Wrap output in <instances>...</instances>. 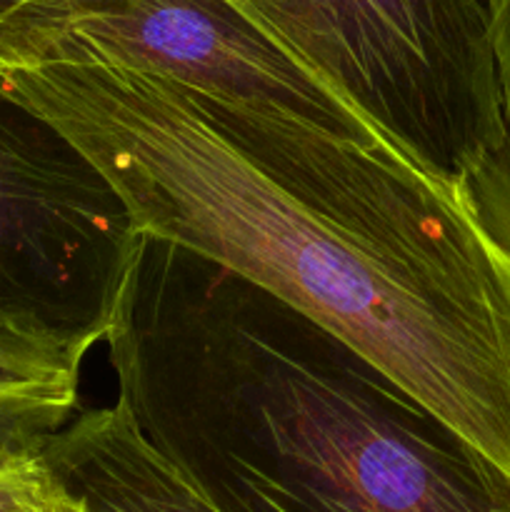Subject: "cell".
Returning <instances> with one entry per match:
<instances>
[{"label": "cell", "instance_id": "2", "mask_svg": "<svg viewBox=\"0 0 510 512\" xmlns=\"http://www.w3.org/2000/svg\"><path fill=\"white\" fill-rule=\"evenodd\" d=\"M118 403L225 512H510V475L230 270L140 240L103 338Z\"/></svg>", "mask_w": 510, "mask_h": 512}, {"label": "cell", "instance_id": "4", "mask_svg": "<svg viewBox=\"0 0 510 512\" xmlns=\"http://www.w3.org/2000/svg\"><path fill=\"white\" fill-rule=\"evenodd\" d=\"M45 63L120 65L393 148L228 0H30L0 73Z\"/></svg>", "mask_w": 510, "mask_h": 512}, {"label": "cell", "instance_id": "5", "mask_svg": "<svg viewBox=\"0 0 510 512\" xmlns=\"http://www.w3.org/2000/svg\"><path fill=\"white\" fill-rule=\"evenodd\" d=\"M140 240L98 168L0 80V328L103 343Z\"/></svg>", "mask_w": 510, "mask_h": 512}, {"label": "cell", "instance_id": "8", "mask_svg": "<svg viewBox=\"0 0 510 512\" xmlns=\"http://www.w3.org/2000/svg\"><path fill=\"white\" fill-rule=\"evenodd\" d=\"M488 13L505 135L500 148L460 185L458 198L480 230L510 255V0H488Z\"/></svg>", "mask_w": 510, "mask_h": 512}, {"label": "cell", "instance_id": "1", "mask_svg": "<svg viewBox=\"0 0 510 512\" xmlns=\"http://www.w3.org/2000/svg\"><path fill=\"white\" fill-rule=\"evenodd\" d=\"M135 235L265 290L510 475V255L388 145L103 63L0 73Z\"/></svg>", "mask_w": 510, "mask_h": 512}, {"label": "cell", "instance_id": "7", "mask_svg": "<svg viewBox=\"0 0 510 512\" xmlns=\"http://www.w3.org/2000/svg\"><path fill=\"white\" fill-rule=\"evenodd\" d=\"M98 338L0 328V453L43 445L80 413V370Z\"/></svg>", "mask_w": 510, "mask_h": 512}, {"label": "cell", "instance_id": "6", "mask_svg": "<svg viewBox=\"0 0 510 512\" xmlns=\"http://www.w3.org/2000/svg\"><path fill=\"white\" fill-rule=\"evenodd\" d=\"M43 450L88 512H225L140 433L118 400L80 410Z\"/></svg>", "mask_w": 510, "mask_h": 512}, {"label": "cell", "instance_id": "3", "mask_svg": "<svg viewBox=\"0 0 510 512\" xmlns=\"http://www.w3.org/2000/svg\"><path fill=\"white\" fill-rule=\"evenodd\" d=\"M228 3L455 193L503 143L488 0Z\"/></svg>", "mask_w": 510, "mask_h": 512}, {"label": "cell", "instance_id": "9", "mask_svg": "<svg viewBox=\"0 0 510 512\" xmlns=\"http://www.w3.org/2000/svg\"><path fill=\"white\" fill-rule=\"evenodd\" d=\"M43 445L0 453V512H88L55 473Z\"/></svg>", "mask_w": 510, "mask_h": 512}, {"label": "cell", "instance_id": "10", "mask_svg": "<svg viewBox=\"0 0 510 512\" xmlns=\"http://www.w3.org/2000/svg\"><path fill=\"white\" fill-rule=\"evenodd\" d=\"M28 3L30 0H0V45H3L10 25L15 23V18L20 15V10H23Z\"/></svg>", "mask_w": 510, "mask_h": 512}]
</instances>
